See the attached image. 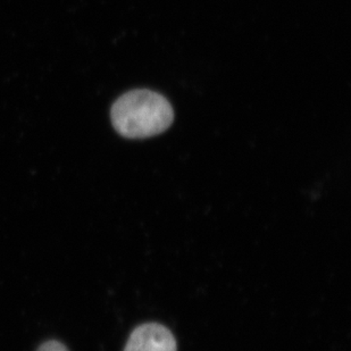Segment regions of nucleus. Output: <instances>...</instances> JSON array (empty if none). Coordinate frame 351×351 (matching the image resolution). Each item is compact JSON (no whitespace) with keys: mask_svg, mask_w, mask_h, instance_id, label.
Listing matches in <instances>:
<instances>
[{"mask_svg":"<svg viewBox=\"0 0 351 351\" xmlns=\"http://www.w3.org/2000/svg\"><path fill=\"white\" fill-rule=\"evenodd\" d=\"M114 129L128 139H146L165 132L174 121V110L165 97L152 90H132L114 103Z\"/></svg>","mask_w":351,"mask_h":351,"instance_id":"1","label":"nucleus"},{"mask_svg":"<svg viewBox=\"0 0 351 351\" xmlns=\"http://www.w3.org/2000/svg\"><path fill=\"white\" fill-rule=\"evenodd\" d=\"M123 351H178V343L164 325L146 323L133 330Z\"/></svg>","mask_w":351,"mask_h":351,"instance_id":"2","label":"nucleus"},{"mask_svg":"<svg viewBox=\"0 0 351 351\" xmlns=\"http://www.w3.org/2000/svg\"><path fill=\"white\" fill-rule=\"evenodd\" d=\"M37 351H70L66 346L57 340H49V341L43 342L40 346Z\"/></svg>","mask_w":351,"mask_h":351,"instance_id":"3","label":"nucleus"}]
</instances>
